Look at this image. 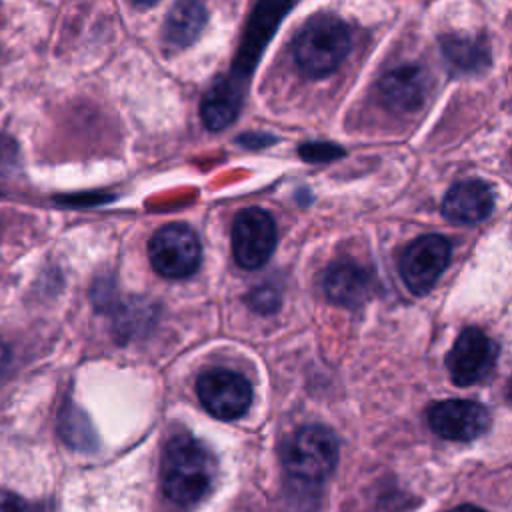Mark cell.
Here are the masks:
<instances>
[{
    "mask_svg": "<svg viewBox=\"0 0 512 512\" xmlns=\"http://www.w3.org/2000/svg\"><path fill=\"white\" fill-rule=\"evenodd\" d=\"M216 472V460L200 440L176 434L166 442L160 462V484L172 502H198L210 490Z\"/></svg>",
    "mask_w": 512,
    "mask_h": 512,
    "instance_id": "6da1fadb",
    "label": "cell"
},
{
    "mask_svg": "<svg viewBox=\"0 0 512 512\" xmlns=\"http://www.w3.org/2000/svg\"><path fill=\"white\" fill-rule=\"evenodd\" d=\"M290 48L298 70L306 78H326L336 72L350 54V28L342 18L320 12L298 28Z\"/></svg>",
    "mask_w": 512,
    "mask_h": 512,
    "instance_id": "7a4b0ae2",
    "label": "cell"
},
{
    "mask_svg": "<svg viewBox=\"0 0 512 512\" xmlns=\"http://www.w3.org/2000/svg\"><path fill=\"white\" fill-rule=\"evenodd\" d=\"M286 476L304 488H316L336 468L338 442L332 430L320 424L300 428L288 442L282 454Z\"/></svg>",
    "mask_w": 512,
    "mask_h": 512,
    "instance_id": "3957f363",
    "label": "cell"
},
{
    "mask_svg": "<svg viewBox=\"0 0 512 512\" xmlns=\"http://www.w3.org/2000/svg\"><path fill=\"white\" fill-rule=\"evenodd\" d=\"M292 4L294 0H256L246 20L236 56L232 60L230 74L234 78L250 84V78L258 66V60L262 58L264 50L268 48L270 40L274 38L278 26L282 24Z\"/></svg>",
    "mask_w": 512,
    "mask_h": 512,
    "instance_id": "277c9868",
    "label": "cell"
},
{
    "mask_svg": "<svg viewBox=\"0 0 512 512\" xmlns=\"http://www.w3.org/2000/svg\"><path fill=\"white\" fill-rule=\"evenodd\" d=\"M148 258L154 270L166 278H188L198 270L202 248L196 232L184 222L162 226L148 244Z\"/></svg>",
    "mask_w": 512,
    "mask_h": 512,
    "instance_id": "5b68a950",
    "label": "cell"
},
{
    "mask_svg": "<svg viewBox=\"0 0 512 512\" xmlns=\"http://www.w3.org/2000/svg\"><path fill=\"white\" fill-rule=\"evenodd\" d=\"M196 392L202 406L218 420H236L252 404V384L228 368L206 370L196 382Z\"/></svg>",
    "mask_w": 512,
    "mask_h": 512,
    "instance_id": "8992f818",
    "label": "cell"
},
{
    "mask_svg": "<svg viewBox=\"0 0 512 512\" xmlns=\"http://www.w3.org/2000/svg\"><path fill=\"white\" fill-rule=\"evenodd\" d=\"M450 262V242L440 234L412 240L400 256V274L412 294H426Z\"/></svg>",
    "mask_w": 512,
    "mask_h": 512,
    "instance_id": "52a82bcc",
    "label": "cell"
},
{
    "mask_svg": "<svg viewBox=\"0 0 512 512\" xmlns=\"http://www.w3.org/2000/svg\"><path fill=\"white\" fill-rule=\"evenodd\" d=\"M276 246V224L272 216L256 206L244 208L232 226V252L246 270H256L272 256Z\"/></svg>",
    "mask_w": 512,
    "mask_h": 512,
    "instance_id": "ba28073f",
    "label": "cell"
},
{
    "mask_svg": "<svg viewBox=\"0 0 512 512\" xmlns=\"http://www.w3.org/2000/svg\"><path fill=\"white\" fill-rule=\"evenodd\" d=\"M380 102L398 114L418 112L430 92V78L424 66L402 62L390 66L376 82Z\"/></svg>",
    "mask_w": 512,
    "mask_h": 512,
    "instance_id": "9c48e42d",
    "label": "cell"
},
{
    "mask_svg": "<svg viewBox=\"0 0 512 512\" xmlns=\"http://www.w3.org/2000/svg\"><path fill=\"white\" fill-rule=\"evenodd\" d=\"M498 348L480 328H464L448 352L446 366L454 384L470 386L488 376Z\"/></svg>",
    "mask_w": 512,
    "mask_h": 512,
    "instance_id": "30bf717a",
    "label": "cell"
},
{
    "mask_svg": "<svg viewBox=\"0 0 512 512\" xmlns=\"http://www.w3.org/2000/svg\"><path fill=\"white\" fill-rule=\"evenodd\" d=\"M428 424L446 440L468 442L490 428V412L472 400H442L430 406Z\"/></svg>",
    "mask_w": 512,
    "mask_h": 512,
    "instance_id": "8fae6325",
    "label": "cell"
},
{
    "mask_svg": "<svg viewBox=\"0 0 512 512\" xmlns=\"http://www.w3.org/2000/svg\"><path fill=\"white\" fill-rule=\"evenodd\" d=\"M248 84L234 78L230 72L218 76L202 96L200 102V118L202 124L212 130L220 132L228 128L240 114Z\"/></svg>",
    "mask_w": 512,
    "mask_h": 512,
    "instance_id": "7c38bea8",
    "label": "cell"
},
{
    "mask_svg": "<svg viewBox=\"0 0 512 512\" xmlns=\"http://www.w3.org/2000/svg\"><path fill=\"white\" fill-rule=\"evenodd\" d=\"M374 288L372 270L354 260H336L324 274V292L330 302L344 308L364 304Z\"/></svg>",
    "mask_w": 512,
    "mask_h": 512,
    "instance_id": "4fadbf2b",
    "label": "cell"
},
{
    "mask_svg": "<svg viewBox=\"0 0 512 512\" xmlns=\"http://www.w3.org/2000/svg\"><path fill=\"white\" fill-rule=\"evenodd\" d=\"M440 52L452 76L482 74L492 64L490 42L484 34H442Z\"/></svg>",
    "mask_w": 512,
    "mask_h": 512,
    "instance_id": "5bb4252c",
    "label": "cell"
},
{
    "mask_svg": "<svg viewBox=\"0 0 512 512\" xmlns=\"http://www.w3.org/2000/svg\"><path fill=\"white\" fill-rule=\"evenodd\" d=\"M494 210V192L482 180L456 182L442 200V214L456 224H476Z\"/></svg>",
    "mask_w": 512,
    "mask_h": 512,
    "instance_id": "9a60e30c",
    "label": "cell"
},
{
    "mask_svg": "<svg viewBox=\"0 0 512 512\" xmlns=\"http://www.w3.org/2000/svg\"><path fill=\"white\" fill-rule=\"evenodd\" d=\"M208 22L206 6L200 0H176L162 24V44L168 50L192 46Z\"/></svg>",
    "mask_w": 512,
    "mask_h": 512,
    "instance_id": "2e32d148",
    "label": "cell"
},
{
    "mask_svg": "<svg viewBox=\"0 0 512 512\" xmlns=\"http://www.w3.org/2000/svg\"><path fill=\"white\" fill-rule=\"evenodd\" d=\"M62 434L66 436V440L70 444H74L76 448H82V450H86L88 444L94 442L90 424L78 410H66L64 418H62Z\"/></svg>",
    "mask_w": 512,
    "mask_h": 512,
    "instance_id": "e0dca14e",
    "label": "cell"
},
{
    "mask_svg": "<svg viewBox=\"0 0 512 512\" xmlns=\"http://www.w3.org/2000/svg\"><path fill=\"white\" fill-rule=\"evenodd\" d=\"M298 156L312 164L332 162V160L344 156V148L334 142H302L298 146Z\"/></svg>",
    "mask_w": 512,
    "mask_h": 512,
    "instance_id": "ac0fdd59",
    "label": "cell"
},
{
    "mask_svg": "<svg viewBox=\"0 0 512 512\" xmlns=\"http://www.w3.org/2000/svg\"><path fill=\"white\" fill-rule=\"evenodd\" d=\"M280 302V296L278 292L272 288V286H262V288H256L250 292L248 296V304L258 310L260 314H270L272 310H276Z\"/></svg>",
    "mask_w": 512,
    "mask_h": 512,
    "instance_id": "d6986e66",
    "label": "cell"
},
{
    "mask_svg": "<svg viewBox=\"0 0 512 512\" xmlns=\"http://www.w3.org/2000/svg\"><path fill=\"white\" fill-rule=\"evenodd\" d=\"M0 512H40L34 504L26 502L22 496L0 490Z\"/></svg>",
    "mask_w": 512,
    "mask_h": 512,
    "instance_id": "ffe728a7",
    "label": "cell"
},
{
    "mask_svg": "<svg viewBox=\"0 0 512 512\" xmlns=\"http://www.w3.org/2000/svg\"><path fill=\"white\" fill-rule=\"evenodd\" d=\"M276 138L270 136V134H264V132H250V134H244L238 138V142L246 148H264V146H270Z\"/></svg>",
    "mask_w": 512,
    "mask_h": 512,
    "instance_id": "44dd1931",
    "label": "cell"
},
{
    "mask_svg": "<svg viewBox=\"0 0 512 512\" xmlns=\"http://www.w3.org/2000/svg\"><path fill=\"white\" fill-rule=\"evenodd\" d=\"M136 8H152L158 0H130Z\"/></svg>",
    "mask_w": 512,
    "mask_h": 512,
    "instance_id": "7402d4cb",
    "label": "cell"
},
{
    "mask_svg": "<svg viewBox=\"0 0 512 512\" xmlns=\"http://www.w3.org/2000/svg\"><path fill=\"white\" fill-rule=\"evenodd\" d=\"M450 512H484V510H480V508H476V506L464 504V506H458V508H454V510H450Z\"/></svg>",
    "mask_w": 512,
    "mask_h": 512,
    "instance_id": "603a6c76",
    "label": "cell"
}]
</instances>
